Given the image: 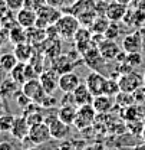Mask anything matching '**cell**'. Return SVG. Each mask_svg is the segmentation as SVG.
<instances>
[{"label": "cell", "mask_w": 145, "mask_h": 150, "mask_svg": "<svg viewBox=\"0 0 145 150\" xmlns=\"http://www.w3.org/2000/svg\"><path fill=\"white\" fill-rule=\"evenodd\" d=\"M142 137H144V140H145V129H144V131H142Z\"/></svg>", "instance_id": "49"}, {"label": "cell", "mask_w": 145, "mask_h": 150, "mask_svg": "<svg viewBox=\"0 0 145 150\" xmlns=\"http://www.w3.org/2000/svg\"><path fill=\"white\" fill-rule=\"evenodd\" d=\"M16 101H18V104L22 107V108H25L27 104H30V103H32V100H30V98H29L26 94L23 93V91H20V93L16 95Z\"/></svg>", "instance_id": "40"}, {"label": "cell", "mask_w": 145, "mask_h": 150, "mask_svg": "<svg viewBox=\"0 0 145 150\" xmlns=\"http://www.w3.org/2000/svg\"><path fill=\"white\" fill-rule=\"evenodd\" d=\"M6 4L10 12H19L20 9L25 7V0H6Z\"/></svg>", "instance_id": "36"}, {"label": "cell", "mask_w": 145, "mask_h": 150, "mask_svg": "<svg viewBox=\"0 0 145 150\" xmlns=\"http://www.w3.org/2000/svg\"><path fill=\"white\" fill-rule=\"evenodd\" d=\"M119 33H121V29H119L118 23H116V22H111V25L108 26L106 32L104 33V38L115 40V39H118V36H119Z\"/></svg>", "instance_id": "33"}, {"label": "cell", "mask_w": 145, "mask_h": 150, "mask_svg": "<svg viewBox=\"0 0 145 150\" xmlns=\"http://www.w3.org/2000/svg\"><path fill=\"white\" fill-rule=\"evenodd\" d=\"M3 110H4V105H3V100L0 98V114L3 112Z\"/></svg>", "instance_id": "47"}, {"label": "cell", "mask_w": 145, "mask_h": 150, "mask_svg": "<svg viewBox=\"0 0 145 150\" xmlns=\"http://www.w3.org/2000/svg\"><path fill=\"white\" fill-rule=\"evenodd\" d=\"M19 59L16 58L15 54H3L0 56V68L4 72H10L16 65H18Z\"/></svg>", "instance_id": "27"}, {"label": "cell", "mask_w": 145, "mask_h": 150, "mask_svg": "<svg viewBox=\"0 0 145 150\" xmlns=\"http://www.w3.org/2000/svg\"><path fill=\"white\" fill-rule=\"evenodd\" d=\"M0 150H13V146L9 142H1L0 143Z\"/></svg>", "instance_id": "44"}, {"label": "cell", "mask_w": 145, "mask_h": 150, "mask_svg": "<svg viewBox=\"0 0 145 150\" xmlns=\"http://www.w3.org/2000/svg\"><path fill=\"white\" fill-rule=\"evenodd\" d=\"M125 25H129V26H142L145 23V10H141V9H135V7H128V12L125 15V18L122 20Z\"/></svg>", "instance_id": "19"}, {"label": "cell", "mask_w": 145, "mask_h": 150, "mask_svg": "<svg viewBox=\"0 0 145 150\" xmlns=\"http://www.w3.org/2000/svg\"><path fill=\"white\" fill-rule=\"evenodd\" d=\"M46 4V0H25V7L37 12L42 6Z\"/></svg>", "instance_id": "35"}, {"label": "cell", "mask_w": 145, "mask_h": 150, "mask_svg": "<svg viewBox=\"0 0 145 150\" xmlns=\"http://www.w3.org/2000/svg\"><path fill=\"white\" fill-rule=\"evenodd\" d=\"M9 40L13 43V45H18L22 42H27V29H25L23 26L16 25L10 29V35H9Z\"/></svg>", "instance_id": "25"}, {"label": "cell", "mask_w": 145, "mask_h": 150, "mask_svg": "<svg viewBox=\"0 0 145 150\" xmlns=\"http://www.w3.org/2000/svg\"><path fill=\"white\" fill-rule=\"evenodd\" d=\"M132 95H134V100H135L137 104H144L145 103V85L139 87L137 91H134Z\"/></svg>", "instance_id": "39"}, {"label": "cell", "mask_w": 145, "mask_h": 150, "mask_svg": "<svg viewBox=\"0 0 145 150\" xmlns=\"http://www.w3.org/2000/svg\"><path fill=\"white\" fill-rule=\"evenodd\" d=\"M13 54L16 55V58L19 59V62H29L32 59V56L35 55L33 51V45L30 42H22L15 45V51Z\"/></svg>", "instance_id": "21"}, {"label": "cell", "mask_w": 145, "mask_h": 150, "mask_svg": "<svg viewBox=\"0 0 145 150\" xmlns=\"http://www.w3.org/2000/svg\"><path fill=\"white\" fill-rule=\"evenodd\" d=\"M142 33L141 30H135L132 33H128L122 40V49L129 54V52H141L142 49Z\"/></svg>", "instance_id": "10"}, {"label": "cell", "mask_w": 145, "mask_h": 150, "mask_svg": "<svg viewBox=\"0 0 145 150\" xmlns=\"http://www.w3.org/2000/svg\"><path fill=\"white\" fill-rule=\"evenodd\" d=\"M116 1H119V3H122V4H127V6H131V1H132V0H116Z\"/></svg>", "instance_id": "45"}, {"label": "cell", "mask_w": 145, "mask_h": 150, "mask_svg": "<svg viewBox=\"0 0 145 150\" xmlns=\"http://www.w3.org/2000/svg\"><path fill=\"white\" fill-rule=\"evenodd\" d=\"M96 0H75L72 4L63 10L65 13H71L73 16H81L82 13L85 12H89V10H96Z\"/></svg>", "instance_id": "15"}, {"label": "cell", "mask_w": 145, "mask_h": 150, "mask_svg": "<svg viewBox=\"0 0 145 150\" xmlns=\"http://www.w3.org/2000/svg\"><path fill=\"white\" fill-rule=\"evenodd\" d=\"M125 62H127L128 65H131L134 69L138 68L142 64V55H141V52H129V54H127Z\"/></svg>", "instance_id": "32"}, {"label": "cell", "mask_w": 145, "mask_h": 150, "mask_svg": "<svg viewBox=\"0 0 145 150\" xmlns=\"http://www.w3.org/2000/svg\"><path fill=\"white\" fill-rule=\"evenodd\" d=\"M118 82H119V88H121L122 93L132 94L134 91H137L139 87L144 85V75H139L135 71H131L128 74L121 75Z\"/></svg>", "instance_id": "5"}, {"label": "cell", "mask_w": 145, "mask_h": 150, "mask_svg": "<svg viewBox=\"0 0 145 150\" xmlns=\"http://www.w3.org/2000/svg\"><path fill=\"white\" fill-rule=\"evenodd\" d=\"M131 7L145 10V0H132V1H131Z\"/></svg>", "instance_id": "43"}, {"label": "cell", "mask_w": 145, "mask_h": 150, "mask_svg": "<svg viewBox=\"0 0 145 150\" xmlns=\"http://www.w3.org/2000/svg\"><path fill=\"white\" fill-rule=\"evenodd\" d=\"M102 1H106V3H111V1H113V0H102Z\"/></svg>", "instance_id": "48"}, {"label": "cell", "mask_w": 145, "mask_h": 150, "mask_svg": "<svg viewBox=\"0 0 145 150\" xmlns=\"http://www.w3.org/2000/svg\"><path fill=\"white\" fill-rule=\"evenodd\" d=\"M119 93H121V88H119V82H118V79H116V78H112V76L106 78L104 94H106V95H109V97H116Z\"/></svg>", "instance_id": "28"}, {"label": "cell", "mask_w": 145, "mask_h": 150, "mask_svg": "<svg viewBox=\"0 0 145 150\" xmlns=\"http://www.w3.org/2000/svg\"><path fill=\"white\" fill-rule=\"evenodd\" d=\"M16 20H18V23L20 26H23L25 29H29V28H33L36 25L37 13L35 10L23 7L19 12H16Z\"/></svg>", "instance_id": "17"}, {"label": "cell", "mask_w": 145, "mask_h": 150, "mask_svg": "<svg viewBox=\"0 0 145 150\" xmlns=\"http://www.w3.org/2000/svg\"><path fill=\"white\" fill-rule=\"evenodd\" d=\"M98 49L102 54V56L105 58V61H113V59H116V56L119 55V52L122 51L121 46L115 40L106 39V38H104L98 43Z\"/></svg>", "instance_id": "9"}, {"label": "cell", "mask_w": 145, "mask_h": 150, "mask_svg": "<svg viewBox=\"0 0 145 150\" xmlns=\"http://www.w3.org/2000/svg\"><path fill=\"white\" fill-rule=\"evenodd\" d=\"M9 12H10V10H9V7H7V4H6V0H0V20L4 18Z\"/></svg>", "instance_id": "42"}, {"label": "cell", "mask_w": 145, "mask_h": 150, "mask_svg": "<svg viewBox=\"0 0 145 150\" xmlns=\"http://www.w3.org/2000/svg\"><path fill=\"white\" fill-rule=\"evenodd\" d=\"M18 85L19 84L15 79H12V78L4 79V81L1 82V85H0V94H1V95H10V94L16 93Z\"/></svg>", "instance_id": "30"}, {"label": "cell", "mask_w": 145, "mask_h": 150, "mask_svg": "<svg viewBox=\"0 0 145 150\" xmlns=\"http://www.w3.org/2000/svg\"><path fill=\"white\" fill-rule=\"evenodd\" d=\"M81 78L75 72H65L59 76V90L62 93H73L81 85Z\"/></svg>", "instance_id": "11"}, {"label": "cell", "mask_w": 145, "mask_h": 150, "mask_svg": "<svg viewBox=\"0 0 145 150\" xmlns=\"http://www.w3.org/2000/svg\"><path fill=\"white\" fill-rule=\"evenodd\" d=\"M59 103H60V105H76L73 93H63Z\"/></svg>", "instance_id": "38"}, {"label": "cell", "mask_w": 145, "mask_h": 150, "mask_svg": "<svg viewBox=\"0 0 145 150\" xmlns=\"http://www.w3.org/2000/svg\"><path fill=\"white\" fill-rule=\"evenodd\" d=\"M22 91L26 94L33 103H37L40 105V103L43 101V98L48 95V93L45 91L42 82L39 78H32V79H27L23 85H22Z\"/></svg>", "instance_id": "4"}, {"label": "cell", "mask_w": 145, "mask_h": 150, "mask_svg": "<svg viewBox=\"0 0 145 150\" xmlns=\"http://www.w3.org/2000/svg\"><path fill=\"white\" fill-rule=\"evenodd\" d=\"M25 117H26L29 126H35V124H39V123H43V121H45V114H42L40 110H39V111L30 112V114H27V115H25Z\"/></svg>", "instance_id": "34"}, {"label": "cell", "mask_w": 145, "mask_h": 150, "mask_svg": "<svg viewBox=\"0 0 145 150\" xmlns=\"http://www.w3.org/2000/svg\"><path fill=\"white\" fill-rule=\"evenodd\" d=\"M55 26H56L57 35L60 39L71 40V39H73L75 33L78 32V29L81 28V23L76 16H73L71 13H62V16L57 19Z\"/></svg>", "instance_id": "1"}, {"label": "cell", "mask_w": 145, "mask_h": 150, "mask_svg": "<svg viewBox=\"0 0 145 150\" xmlns=\"http://www.w3.org/2000/svg\"><path fill=\"white\" fill-rule=\"evenodd\" d=\"M75 61H73L72 58L69 55H60L56 56L52 59V62H50V68L55 69L56 72L59 75L65 74V72H71L73 68H75Z\"/></svg>", "instance_id": "14"}, {"label": "cell", "mask_w": 145, "mask_h": 150, "mask_svg": "<svg viewBox=\"0 0 145 150\" xmlns=\"http://www.w3.org/2000/svg\"><path fill=\"white\" fill-rule=\"evenodd\" d=\"M73 95H75V103L78 107L81 105H88V104H92L93 103V94L89 91V88L86 87V84H81L75 91H73Z\"/></svg>", "instance_id": "20"}, {"label": "cell", "mask_w": 145, "mask_h": 150, "mask_svg": "<svg viewBox=\"0 0 145 150\" xmlns=\"http://www.w3.org/2000/svg\"><path fill=\"white\" fill-rule=\"evenodd\" d=\"M93 108L99 114H106L112 108V97H109L106 94H101L93 97V103H92Z\"/></svg>", "instance_id": "22"}, {"label": "cell", "mask_w": 145, "mask_h": 150, "mask_svg": "<svg viewBox=\"0 0 145 150\" xmlns=\"http://www.w3.org/2000/svg\"><path fill=\"white\" fill-rule=\"evenodd\" d=\"M96 18H98V12H96V10H89V12H85V13H82L81 16H78V20H79L81 26L89 28Z\"/></svg>", "instance_id": "31"}, {"label": "cell", "mask_w": 145, "mask_h": 150, "mask_svg": "<svg viewBox=\"0 0 145 150\" xmlns=\"http://www.w3.org/2000/svg\"><path fill=\"white\" fill-rule=\"evenodd\" d=\"M26 64L27 62H18V65L9 72L10 74V78L15 79L18 84L23 85L27 79H26Z\"/></svg>", "instance_id": "26"}, {"label": "cell", "mask_w": 145, "mask_h": 150, "mask_svg": "<svg viewBox=\"0 0 145 150\" xmlns=\"http://www.w3.org/2000/svg\"><path fill=\"white\" fill-rule=\"evenodd\" d=\"M105 82H106V76H104L99 71H92L85 79V84L89 88V91L93 94V97L104 94Z\"/></svg>", "instance_id": "7"}, {"label": "cell", "mask_w": 145, "mask_h": 150, "mask_svg": "<svg viewBox=\"0 0 145 150\" xmlns=\"http://www.w3.org/2000/svg\"><path fill=\"white\" fill-rule=\"evenodd\" d=\"M128 7H129V6H127V4H122V3L113 0V1H111L108 4V9H106L105 16H106L111 22L119 23V22H122L124 18H125V15H127V12H128Z\"/></svg>", "instance_id": "13"}, {"label": "cell", "mask_w": 145, "mask_h": 150, "mask_svg": "<svg viewBox=\"0 0 145 150\" xmlns=\"http://www.w3.org/2000/svg\"><path fill=\"white\" fill-rule=\"evenodd\" d=\"M49 129H50L52 139H56V140H65L69 136V133H71V126L63 123L59 117L55 118L53 121L49 124Z\"/></svg>", "instance_id": "16"}, {"label": "cell", "mask_w": 145, "mask_h": 150, "mask_svg": "<svg viewBox=\"0 0 145 150\" xmlns=\"http://www.w3.org/2000/svg\"><path fill=\"white\" fill-rule=\"evenodd\" d=\"M76 114H78V105H60V108H57V117L69 126H73Z\"/></svg>", "instance_id": "23"}, {"label": "cell", "mask_w": 145, "mask_h": 150, "mask_svg": "<svg viewBox=\"0 0 145 150\" xmlns=\"http://www.w3.org/2000/svg\"><path fill=\"white\" fill-rule=\"evenodd\" d=\"M129 150H145V143L141 144V146H135L134 149H129Z\"/></svg>", "instance_id": "46"}, {"label": "cell", "mask_w": 145, "mask_h": 150, "mask_svg": "<svg viewBox=\"0 0 145 150\" xmlns=\"http://www.w3.org/2000/svg\"><path fill=\"white\" fill-rule=\"evenodd\" d=\"M144 85H145V74H144Z\"/></svg>", "instance_id": "50"}, {"label": "cell", "mask_w": 145, "mask_h": 150, "mask_svg": "<svg viewBox=\"0 0 145 150\" xmlns=\"http://www.w3.org/2000/svg\"><path fill=\"white\" fill-rule=\"evenodd\" d=\"M65 3H66V0H46V4L56 7V9H62L65 6Z\"/></svg>", "instance_id": "41"}, {"label": "cell", "mask_w": 145, "mask_h": 150, "mask_svg": "<svg viewBox=\"0 0 145 150\" xmlns=\"http://www.w3.org/2000/svg\"><path fill=\"white\" fill-rule=\"evenodd\" d=\"M82 58H83V62L91 68L92 71H99L106 62L105 58L102 56V54L99 52L98 46H93L92 49H89Z\"/></svg>", "instance_id": "12"}, {"label": "cell", "mask_w": 145, "mask_h": 150, "mask_svg": "<svg viewBox=\"0 0 145 150\" xmlns=\"http://www.w3.org/2000/svg\"><path fill=\"white\" fill-rule=\"evenodd\" d=\"M55 104H57V100L53 97V94H48V95L43 98V101L40 103V107H42V108H52Z\"/></svg>", "instance_id": "37"}, {"label": "cell", "mask_w": 145, "mask_h": 150, "mask_svg": "<svg viewBox=\"0 0 145 150\" xmlns=\"http://www.w3.org/2000/svg\"><path fill=\"white\" fill-rule=\"evenodd\" d=\"M29 129H30V126H29L26 117L25 115H19V117H16V120H15V124H13L10 133L18 140H25L29 136Z\"/></svg>", "instance_id": "18"}, {"label": "cell", "mask_w": 145, "mask_h": 150, "mask_svg": "<svg viewBox=\"0 0 145 150\" xmlns=\"http://www.w3.org/2000/svg\"><path fill=\"white\" fill-rule=\"evenodd\" d=\"M27 139L30 140L32 144H36V146L48 143V142L52 139L49 126H48L45 121H43V123H39V124H35V126H30Z\"/></svg>", "instance_id": "6"}, {"label": "cell", "mask_w": 145, "mask_h": 150, "mask_svg": "<svg viewBox=\"0 0 145 150\" xmlns=\"http://www.w3.org/2000/svg\"><path fill=\"white\" fill-rule=\"evenodd\" d=\"M96 114H98V112H96V110L93 108L92 104L78 107V114H76V118H75L73 126H75L76 129H79V130L89 129L92 124H95Z\"/></svg>", "instance_id": "2"}, {"label": "cell", "mask_w": 145, "mask_h": 150, "mask_svg": "<svg viewBox=\"0 0 145 150\" xmlns=\"http://www.w3.org/2000/svg\"><path fill=\"white\" fill-rule=\"evenodd\" d=\"M59 76L55 69H45L42 74L39 75V79L45 88V91L48 94H55L56 90H59Z\"/></svg>", "instance_id": "8"}, {"label": "cell", "mask_w": 145, "mask_h": 150, "mask_svg": "<svg viewBox=\"0 0 145 150\" xmlns=\"http://www.w3.org/2000/svg\"><path fill=\"white\" fill-rule=\"evenodd\" d=\"M36 13H37V20H36V25L35 26L40 28V29H46L48 26L55 25L57 22V19L62 16V12L59 9L52 7L49 4L42 6Z\"/></svg>", "instance_id": "3"}, {"label": "cell", "mask_w": 145, "mask_h": 150, "mask_svg": "<svg viewBox=\"0 0 145 150\" xmlns=\"http://www.w3.org/2000/svg\"><path fill=\"white\" fill-rule=\"evenodd\" d=\"M109 25H111V20L105 15H98V18L93 20V23L89 26V29L93 35H104Z\"/></svg>", "instance_id": "24"}, {"label": "cell", "mask_w": 145, "mask_h": 150, "mask_svg": "<svg viewBox=\"0 0 145 150\" xmlns=\"http://www.w3.org/2000/svg\"><path fill=\"white\" fill-rule=\"evenodd\" d=\"M15 120H16V115L13 114H0V131L10 133L15 124Z\"/></svg>", "instance_id": "29"}]
</instances>
